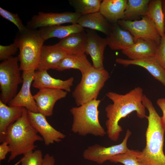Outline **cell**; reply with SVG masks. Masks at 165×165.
I'll list each match as a JSON object with an SVG mask.
<instances>
[{"instance_id": "6", "label": "cell", "mask_w": 165, "mask_h": 165, "mask_svg": "<svg viewBox=\"0 0 165 165\" xmlns=\"http://www.w3.org/2000/svg\"><path fill=\"white\" fill-rule=\"evenodd\" d=\"M82 75L80 82L72 93L78 106L97 99L109 77L108 72L105 69H97L93 66Z\"/></svg>"}, {"instance_id": "23", "label": "cell", "mask_w": 165, "mask_h": 165, "mask_svg": "<svg viewBox=\"0 0 165 165\" xmlns=\"http://www.w3.org/2000/svg\"><path fill=\"white\" fill-rule=\"evenodd\" d=\"M38 30L45 41L53 38L61 39L72 34L85 31L83 28L77 23L66 26L57 25L41 28Z\"/></svg>"}, {"instance_id": "8", "label": "cell", "mask_w": 165, "mask_h": 165, "mask_svg": "<svg viewBox=\"0 0 165 165\" xmlns=\"http://www.w3.org/2000/svg\"><path fill=\"white\" fill-rule=\"evenodd\" d=\"M131 134V132L127 129L122 141L118 145L105 147L96 144L89 146L84 151L83 157L85 160L102 164L113 156L125 153L129 149L127 142Z\"/></svg>"}, {"instance_id": "7", "label": "cell", "mask_w": 165, "mask_h": 165, "mask_svg": "<svg viewBox=\"0 0 165 165\" xmlns=\"http://www.w3.org/2000/svg\"><path fill=\"white\" fill-rule=\"evenodd\" d=\"M19 61L18 57H13L0 64V100L6 104L15 97L19 85L23 83Z\"/></svg>"}, {"instance_id": "30", "label": "cell", "mask_w": 165, "mask_h": 165, "mask_svg": "<svg viewBox=\"0 0 165 165\" xmlns=\"http://www.w3.org/2000/svg\"><path fill=\"white\" fill-rule=\"evenodd\" d=\"M21 165H42L43 158L41 150H37L24 155Z\"/></svg>"}, {"instance_id": "11", "label": "cell", "mask_w": 165, "mask_h": 165, "mask_svg": "<svg viewBox=\"0 0 165 165\" xmlns=\"http://www.w3.org/2000/svg\"><path fill=\"white\" fill-rule=\"evenodd\" d=\"M35 71L32 70L23 71L22 76L23 82L21 88L8 104V106L22 107L25 108L28 111L39 112L33 96L31 91V86L33 81Z\"/></svg>"}, {"instance_id": "12", "label": "cell", "mask_w": 165, "mask_h": 165, "mask_svg": "<svg viewBox=\"0 0 165 165\" xmlns=\"http://www.w3.org/2000/svg\"><path fill=\"white\" fill-rule=\"evenodd\" d=\"M46 117L40 112L28 111V118L30 124L41 135L45 145L48 146L55 142L61 141L66 136L52 126Z\"/></svg>"}, {"instance_id": "15", "label": "cell", "mask_w": 165, "mask_h": 165, "mask_svg": "<svg viewBox=\"0 0 165 165\" xmlns=\"http://www.w3.org/2000/svg\"><path fill=\"white\" fill-rule=\"evenodd\" d=\"M74 81L73 77L63 80L51 77L47 71L35 70L32 86L39 90L43 88L58 89L70 92Z\"/></svg>"}, {"instance_id": "2", "label": "cell", "mask_w": 165, "mask_h": 165, "mask_svg": "<svg viewBox=\"0 0 165 165\" xmlns=\"http://www.w3.org/2000/svg\"><path fill=\"white\" fill-rule=\"evenodd\" d=\"M142 103L147 109L145 118L148 125L145 133L146 145L139 151L137 160L139 165H165L163 150L165 128L152 102L144 94Z\"/></svg>"}, {"instance_id": "33", "label": "cell", "mask_w": 165, "mask_h": 165, "mask_svg": "<svg viewBox=\"0 0 165 165\" xmlns=\"http://www.w3.org/2000/svg\"><path fill=\"white\" fill-rule=\"evenodd\" d=\"M155 57L160 65L165 69V34L161 37Z\"/></svg>"}, {"instance_id": "20", "label": "cell", "mask_w": 165, "mask_h": 165, "mask_svg": "<svg viewBox=\"0 0 165 165\" xmlns=\"http://www.w3.org/2000/svg\"><path fill=\"white\" fill-rule=\"evenodd\" d=\"M127 0H103L99 12L111 24L123 19Z\"/></svg>"}, {"instance_id": "9", "label": "cell", "mask_w": 165, "mask_h": 165, "mask_svg": "<svg viewBox=\"0 0 165 165\" xmlns=\"http://www.w3.org/2000/svg\"><path fill=\"white\" fill-rule=\"evenodd\" d=\"M117 23L130 33L135 42L138 39L142 38L153 40L158 45L160 43L161 37L154 23L146 15L142 16L141 20L133 21L122 19Z\"/></svg>"}, {"instance_id": "13", "label": "cell", "mask_w": 165, "mask_h": 165, "mask_svg": "<svg viewBox=\"0 0 165 165\" xmlns=\"http://www.w3.org/2000/svg\"><path fill=\"white\" fill-rule=\"evenodd\" d=\"M86 31V40L85 53L90 56L94 68L104 69L103 62L104 51L108 45L107 38L100 36L94 30L87 29Z\"/></svg>"}, {"instance_id": "34", "label": "cell", "mask_w": 165, "mask_h": 165, "mask_svg": "<svg viewBox=\"0 0 165 165\" xmlns=\"http://www.w3.org/2000/svg\"><path fill=\"white\" fill-rule=\"evenodd\" d=\"M0 145V160H5L9 152H10V149L7 143L4 141Z\"/></svg>"}, {"instance_id": "31", "label": "cell", "mask_w": 165, "mask_h": 165, "mask_svg": "<svg viewBox=\"0 0 165 165\" xmlns=\"http://www.w3.org/2000/svg\"><path fill=\"white\" fill-rule=\"evenodd\" d=\"M0 15L15 25L18 28V31L22 32L26 28V26L24 24L18 14L12 13L0 7Z\"/></svg>"}, {"instance_id": "21", "label": "cell", "mask_w": 165, "mask_h": 165, "mask_svg": "<svg viewBox=\"0 0 165 165\" xmlns=\"http://www.w3.org/2000/svg\"><path fill=\"white\" fill-rule=\"evenodd\" d=\"M77 24L83 28L100 31L107 36L109 35L112 24L99 11L81 16L78 19Z\"/></svg>"}, {"instance_id": "32", "label": "cell", "mask_w": 165, "mask_h": 165, "mask_svg": "<svg viewBox=\"0 0 165 165\" xmlns=\"http://www.w3.org/2000/svg\"><path fill=\"white\" fill-rule=\"evenodd\" d=\"M18 47L15 42L8 46L0 45V60L3 61L12 57L16 52Z\"/></svg>"}, {"instance_id": "4", "label": "cell", "mask_w": 165, "mask_h": 165, "mask_svg": "<svg viewBox=\"0 0 165 165\" xmlns=\"http://www.w3.org/2000/svg\"><path fill=\"white\" fill-rule=\"evenodd\" d=\"M101 102L100 100L94 99L71 109L73 117L71 128L73 132L82 136L90 134L103 137L107 134L99 120L98 107Z\"/></svg>"}, {"instance_id": "17", "label": "cell", "mask_w": 165, "mask_h": 165, "mask_svg": "<svg viewBox=\"0 0 165 165\" xmlns=\"http://www.w3.org/2000/svg\"><path fill=\"white\" fill-rule=\"evenodd\" d=\"M116 62L125 66L132 65L142 67L165 86V69L160 65L155 56L135 60L118 58L116 59Z\"/></svg>"}, {"instance_id": "28", "label": "cell", "mask_w": 165, "mask_h": 165, "mask_svg": "<svg viewBox=\"0 0 165 165\" xmlns=\"http://www.w3.org/2000/svg\"><path fill=\"white\" fill-rule=\"evenodd\" d=\"M101 0H70V5L75 12L81 16L99 11Z\"/></svg>"}, {"instance_id": "1", "label": "cell", "mask_w": 165, "mask_h": 165, "mask_svg": "<svg viewBox=\"0 0 165 165\" xmlns=\"http://www.w3.org/2000/svg\"><path fill=\"white\" fill-rule=\"evenodd\" d=\"M143 90L140 87L135 88L124 94L112 92H108L107 97L113 103L105 108L107 119L105 122L107 134L111 140L116 141L122 131L119 122L133 112L141 119L146 117L145 108L142 103Z\"/></svg>"}, {"instance_id": "26", "label": "cell", "mask_w": 165, "mask_h": 165, "mask_svg": "<svg viewBox=\"0 0 165 165\" xmlns=\"http://www.w3.org/2000/svg\"><path fill=\"white\" fill-rule=\"evenodd\" d=\"M145 15L153 21L159 34L162 36L165 33L162 0H150Z\"/></svg>"}, {"instance_id": "14", "label": "cell", "mask_w": 165, "mask_h": 165, "mask_svg": "<svg viewBox=\"0 0 165 165\" xmlns=\"http://www.w3.org/2000/svg\"><path fill=\"white\" fill-rule=\"evenodd\" d=\"M67 94V92L62 90L43 88L39 89L33 97L39 112L46 117H49L53 115L57 101L65 97Z\"/></svg>"}, {"instance_id": "5", "label": "cell", "mask_w": 165, "mask_h": 165, "mask_svg": "<svg viewBox=\"0 0 165 165\" xmlns=\"http://www.w3.org/2000/svg\"><path fill=\"white\" fill-rule=\"evenodd\" d=\"M44 42L36 29L26 27L24 31L16 33L14 42L20 50L18 57L21 71L37 70Z\"/></svg>"}, {"instance_id": "18", "label": "cell", "mask_w": 165, "mask_h": 165, "mask_svg": "<svg viewBox=\"0 0 165 165\" xmlns=\"http://www.w3.org/2000/svg\"><path fill=\"white\" fill-rule=\"evenodd\" d=\"M106 38L108 45L112 50L123 51L130 47L135 43L130 33L117 23L112 24L110 32Z\"/></svg>"}, {"instance_id": "25", "label": "cell", "mask_w": 165, "mask_h": 165, "mask_svg": "<svg viewBox=\"0 0 165 165\" xmlns=\"http://www.w3.org/2000/svg\"><path fill=\"white\" fill-rule=\"evenodd\" d=\"M86 40V33L84 31L61 39L56 44L71 53H85Z\"/></svg>"}, {"instance_id": "3", "label": "cell", "mask_w": 165, "mask_h": 165, "mask_svg": "<svg viewBox=\"0 0 165 165\" xmlns=\"http://www.w3.org/2000/svg\"><path fill=\"white\" fill-rule=\"evenodd\" d=\"M30 124L28 118V111L24 108L21 116L8 127L0 142H7L10 149L9 162L19 155L33 151L37 147V141H43L42 138Z\"/></svg>"}, {"instance_id": "19", "label": "cell", "mask_w": 165, "mask_h": 165, "mask_svg": "<svg viewBox=\"0 0 165 165\" xmlns=\"http://www.w3.org/2000/svg\"><path fill=\"white\" fill-rule=\"evenodd\" d=\"M158 45L153 40L139 38L130 47L122 52L129 59L135 60L155 56Z\"/></svg>"}, {"instance_id": "27", "label": "cell", "mask_w": 165, "mask_h": 165, "mask_svg": "<svg viewBox=\"0 0 165 165\" xmlns=\"http://www.w3.org/2000/svg\"><path fill=\"white\" fill-rule=\"evenodd\" d=\"M150 0H128L123 19L132 20L145 15Z\"/></svg>"}, {"instance_id": "37", "label": "cell", "mask_w": 165, "mask_h": 165, "mask_svg": "<svg viewBox=\"0 0 165 165\" xmlns=\"http://www.w3.org/2000/svg\"><path fill=\"white\" fill-rule=\"evenodd\" d=\"M162 7L164 15V28L165 33V0H162Z\"/></svg>"}, {"instance_id": "24", "label": "cell", "mask_w": 165, "mask_h": 165, "mask_svg": "<svg viewBox=\"0 0 165 165\" xmlns=\"http://www.w3.org/2000/svg\"><path fill=\"white\" fill-rule=\"evenodd\" d=\"M24 108L7 106L0 100V139L4 136L8 127L21 116Z\"/></svg>"}, {"instance_id": "10", "label": "cell", "mask_w": 165, "mask_h": 165, "mask_svg": "<svg viewBox=\"0 0 165 165\" xmlns=\"http://www.w3.org/2000/svg\"><path fill=\"white\" fill-rule=\"evenodd\" d=\"M81 16L75 12L58 13L40 12L37 14L33 16L27 22L26 26L30 28L36 29L67 23L76 24Z\"/></svg>"}, {"instance_id": "36", "label": "cell", "mask_w": 165, "mask_h": 165, "mask_svg": "<svg viewBox=\"0 0 165 165\" xmlns=\"http://www.w3.org/2000/svg\"><path fill=\"white\" fill-rule=\"evenodd\" d=\"M55 160L53 156L46 154L43 158L42 165H55Z\"/></svg>"}, {"instance_id": "29", "label": "cell", "mask_w": 165, "mask_h": 165, "mask_svg": "<svg viewBox=\"0 0 165 165\" xmlns=\"http://www.w3.org/2000/svg\"><path fill=\"white\" fill-rule=\"evenodd\" d=\"M139 151L129 149L125 153L113 156L109 161L115 163H120L124 165H139L137 160Z\"/></svg>"}, {"instance_id": "22", "label": "cell", "mask_w": 165, "mask_h": 165, "mask_svg": "<svg viewBox=\"0 0 165 165\" xmlns=\"http://www.w3.org/2000/svg\"><path fill=\"white\" fill-rule=\"evenodd\" d=\"M92 66L85 53H69L60 62L55 69L63 71L76 69L80 71L82 74Z\"/></svg>"}, {"instance_id": "38", "label": "cell", "mask_w": 165, "mask_h": 165, "mask_svg": "<svg viewBox=\"0 0 165 165\" xmlns=\"http://www.w3.org/2000/svg\"><path fill=\"white\" fill-rule=\"evenodd\" d=\"M21 162V159L13 165H18Z\"/></svg>"}, {"instance_id": "16", "label": "cell", "mask_w": 165, "mask_h": 165, "mask_svg": "<svg viewBox=\"0 0 165 165\" xmlns=\"http://www.w3.org/2000/svg\"><path fill=\"white\" fill-rule=\"evenodd\" d=\"M71 53L56 44L43 46L36 70L55 69L60 62L68 53Z\"/></svg>"}, {"instance_id": "35", "label": "cell", "mask_w": 165, "mask_h": 165, "mask_svg": "<svg viewBox=\"0 0 165 165\" xmlns=\"http://www.w3.org/2000/svg\"><path fill=\"white\" fill-rule=\"evenodd\" d=\"M158 105L160 108L163 113V116L161 117L162 123L165 128V98L158 99L156 101Z\"/></svg>"}]
</instances>
